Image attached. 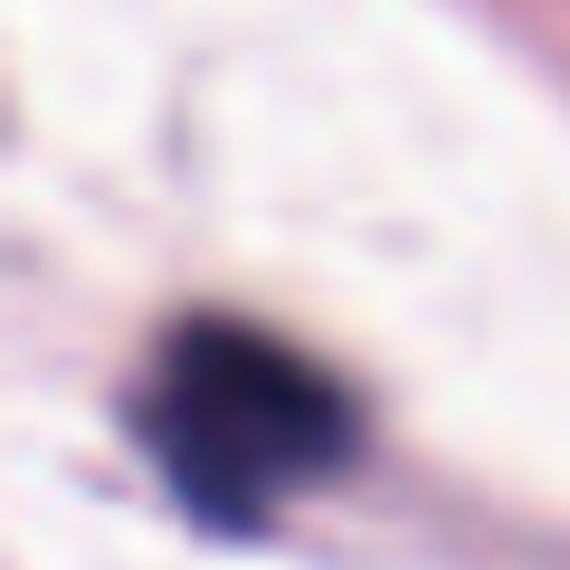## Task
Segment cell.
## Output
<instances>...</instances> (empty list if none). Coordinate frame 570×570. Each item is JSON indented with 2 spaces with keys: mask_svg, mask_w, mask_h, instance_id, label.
<instances>
[{
  "mask_svg": "<svg viewBox=\"0 0 570 570\" xmlns=\"http://www.w3.org/2000/svg\"><path fill=\"white\" fill-rule=\"evenodd\" d=\"M343 381L257 324H181L142 381V448L200 523L257 532L352 456Z\"/></svg>",
  "mask_w": 570,
  "mask_h": 570,
  "instance_id": "obj_1",
  "label": "cell"
}]
</instances>
